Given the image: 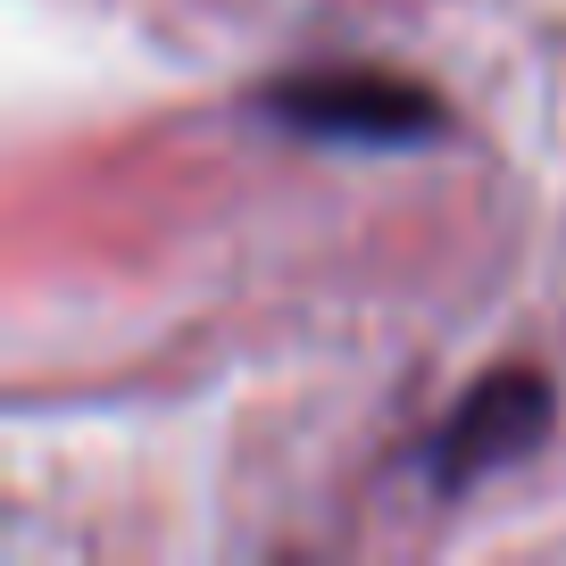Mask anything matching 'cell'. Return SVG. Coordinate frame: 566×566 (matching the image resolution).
<instances>
[{
  "label": "cell",
  "instance_id": "obj_1",
  "mask_svg": "<svg viewBox=\"0 0 566 566\" xmlns=\"http://www.w3.org/2000/svg\"><path fill=\"white\" fill-rule=\"evenodd\" d=\"M250 101H259V117L308 142H342V150H417V142L450 134V108L433 101V84L391 67H301L259 84Z\"/></svg>",
  "mask_w": 566,
  "mask_h": 566
},
{
  "label": "cell",
  "instance_id": "obj_2",
  "mask_svg": "<svg viewBox=\"0 0 566 566\" xmlns=\"http://www.w3.org/2000/svg\"><path fill=\"white\" fill-rule=\"evenodd\" d=\"M549 417H558L549 375L542 367H500L424 433L417 475L433 483V492H475L483 475H500V467H516L525 450H542Z\"/></svg>",
  "mask_w": 566,
  "mask_h": 566
}]
</instances>
